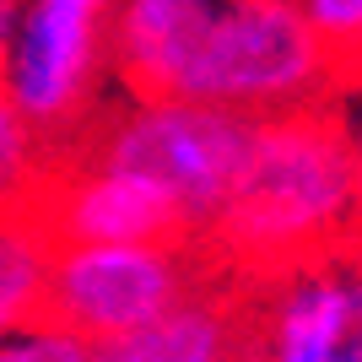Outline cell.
<instances>
[{"label":"cell","instance_id":"cell-5","mask_svg":"<svg viewBox=\"0 0 362 362\" xmlns=\"http://www.w3.org/2000/svg\"><path fill=\"white\" fill-rule=\"evenodd\" d=\"M227 276L200 243H54L44 319L81 341H108L168 314Z\"/></svg>","mask_w":362,"mask_h":362},{"label":"cell","instance_id":"cell-12","mask_svg":"<svg viewBox=\"0 0 362 362\" xmlns=\"http://www.w3.org/2000/svg\"><path fill=\"white\" fill-rule=\"evenodd\" d=\"M298 11L308 16L314 38L330 49V60L351 81V65L362 60V0H298Z\"/></svg>","mask_w":362,"mask_h":362},{"label":"cell","instance_id":"cell-16","mask_svg":"<svg viewBox=\"0 0 362 362\" xmlns=\"http://www.w3.org/2000/svg\"><path fill=\"white\" fill-rule=\"evenodd\" d=\"M351 81H362V60H357V65H351Z\"/></svg>","mask_w":362,"mask_h":362},{"label":"cell","instance_id":"cell-11","mask_svg":"<svg viewBox=\"0 0 362 362\" xmlns=\"http://www.w3.org/2000/svg\"><path fill=\"white\" fill-rule=\"evenodd\" d=\"M44 168H49V146L0 92V211H22L33 189L44 184Z\"/></svg>","mask_w":362,"mask_h":362},{"label":"cell","instance_id":"cell-14","mask_svg":"<svg viewBox=\"0 0 362 362\" xmlns=\"http://www.w3.org/2000/svg\"><path fill=\"white\" fill-rule=\"evenodd\" d=\"M351 243H362V141H357V179H351Z\"/></svg>","mask_w":362,"mask_h":362},{"label":"cell","instance_id":"cell-8","mask_svg":"<svg viewBox=\"0 0 362 362\" xmlns=\"http://www.w3.org/2000/svg\"><path fill=\"white\" fill-rule=\"evenodd\" d=\"M216 0H114L108 71L130 98H173Z\"/></svg>","mask_w":362,"mask_h":362},{"label":"cell","instance_id":"cell-7","mask_svg":"<svg viewBox=\"0 0 362 362\" xmlns=\"http://www.w3.org/2000/svg\"><path fill=\"white\" fill-rule=\"evenodd\" d=\"M22 211L49 233V243H200L157 184L76 157H49L44 184Z\"/></svg>","mask_w":362,"mask_h":362},{"label":"cell","instance_id":"cell-13","mask_svg":"<svg viewBox=\"0 0 362 362\" xmlns=\"http://www.w3.org/2000/svg\"><path fill=\"white\" fill-rule=\"evenodd\" d=\"M0 362H87V341L60 330V325H49V319H38V325L0 341Z\"/></svg>","mask_w":362,"mask_h":362},{"label":"cell","instance_id":"cell-10","mask_svg":"<svg viewBox=\"0 0 362 362\" xmlns=\"http://www.w3.org/2000/svg\"><path fill=\"white\" fill-rule=\"evenodd\" d=\"M54 243L28 211H0V341L44 319Z\"/></svg>","mask_w":362,"mask_h":362},{"label":"cell","instance_id":"cell-2","mask_svg":"<svg viewBox=\"0 0 362 362\" xmlns=\"http://www.w3.org/2000/svg\"><path fill=\"white\" fill-rule=\"evenodd\" d=\"M255 124V114L195 103V98H130L119 108H98L76 130L71 146L49 157L119 168V173L157 184L200 238L249 157Z\"/></svg>","mask_w":362,"mask_h":362},{"label":"cell","instance_id":"cell-4","mask_svg":"<svg viewBox=\"0 0 362 362\" xmlns=\"http://www.w3.org/2000/svg\"><path fill=\"white\" fill-rule=\"evenodd\" d=\"M108 28L114 0H16L0 92L49 151L71 146L76 130L98 114V92L108 76Z\"/></svg>","mask_w":362,"mask_h":362},{"label":"cell","instance_id":"cell-6","mask_svg":"<svg viewBox=\"0 0 362 362\" xmlns=\"http://www.w3.org/2000/svg\"><path fill=\"white\" fill-rule=\"evenodd\" d=\"M238 362H362V243L238 281Z\"/></svg>","mask_w":362,"mask_h":362},{"label":"cell","instance_id":"cell-15","mask_svg":"<svg viewBox=\"0 0 362 362\" xmlns=\"http://www.w3.org/2000/svg\"><path fill=\"white\" fill-rule=\"evenodd\" d=\"M11 16H16V0H0V60H6V38H11Z\"/></svg>","mask_w":362,"mask_h":362},{"label":"cell","instance_id":"cell-9","mask_svg":"<svg viewBox=\"0 0 362 362\" xmlns=\"http://www.w3.org/2000/svg\"><path fill=\"white\" fill-rule=\"evenodd\" d=\"M87 362H238V281L216 276L136 330L87 341Z\"/></svg>","mask_w":362,"mask_h":362},{"label":"cell","instance_id":"cell-1","mask_svg":"<svg viewBox=\"0 0 362 362\" xmlns=\"http://www.w3.org/2000/svg\"><path fill=\"white\" fill-rule=\"evenodd\" d=\"M357 136L335 98L255 124L249 157L200 249L233 281H265L351 238Z\"/></svg>","mask_w":362,"mask_h":362},{"label":"cell","instance_id":"cell-3","mask_svg":"<svg viewBox=\"0 0 362 362\" xmlns=\"http://www.w3.org/2000/svg\"><path fill=\"white\" fill-rule=\"evenodd\" d=\"M335 87H346V76L314 38L298 0H216L206 38L195 44L173 98L265 119L325 103L335 98Z\"/></svg>","mask_w":362,"mask_h":362}]
</instances>
